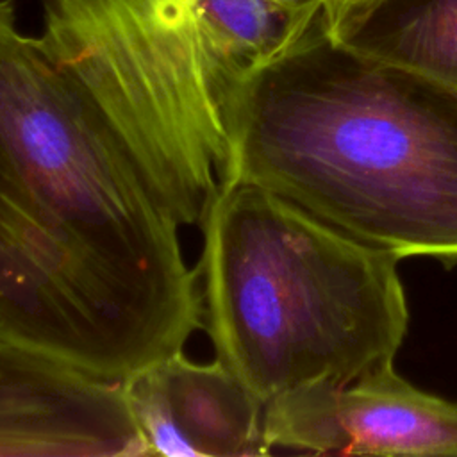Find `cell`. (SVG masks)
I'll return each mask as SVG.
<instances>
[{
	"mask_svg": "<svg viewBox=\"0 0 457 457\" xmlns=\"http://www.w3.org/2000/svg\"><path fill=\"white\" fill-rule=\"evenodd\" d=\"M180 225L200 223L227 162L245 80L198 0H43L39 36Z\"/></svg>",
	"mask_w": 457,
	"mask_h": 457,
	"instance_id": "4",
	"label": "cell"
},
{
	"mask_svg": "<svg viewBox=\"0 0 457 457\" xmlns=\"http://www.w3.org/2000/svg\"><path fill=\"white\" fill-rule=\"evenodd\" d=\"M148 455L123 380L0 341V457Z\"/></svg>",
	"mask_w": 457,
	"mask_h": 457,
	"instance_id": "6",
	"label": "cell"
},
{
	"mask_svg": "<svg viewBox=\"0 0 457 457\" xmlns=\"http://www.w3.org/2000/svg\"><path fill=\"white\" fill-rule=\"evenodd\" d=\"M268 450L312 455L457 457V402L380 362L345 382H314L264 403Z\"/></svg>",
	"mask_w": 457,
	"mask_h": 457,
	"instance_id": "5",
	"label": "cell"
},
{
	"mask_svg": "<svg viewBox=\"0 0 457 457\" xmlns=\"http://www.w3.org/2000/svg\"><path fill=\"white\" fill-rule=\"evenodd\" d=\"M221 186L264 187L396 257L457 262V93L364 59L323 27L225 111Z\"/></svg>",
	"mask_w": 457,
	"mask_h": 457,
	"instance_id": "2",
	"label": "cell"
},
{
	"mask_svg": "<svg viewBox=\"0 0 457 457\" xmlns=\"http://www.w3.org/2000/svg\"><path fill=\"white\" fill-rule=\"evenodd\" d=\"M200 225L207 334L261 402L395 359L409 323L400 257L253 184L220 186Z\"/></svg>",
	"mask_w": 457,
	"mask_h": 457,
	"instance_id": "3",
	"label": "cell"
},
{
	"mask_svg": "<svg viewBox=\"0 0 457 457\" xmlns=\"http://www.w3.org/2000/svg\"><path fill=\"white\" fill-rule=\"evenodd\" d=\"M123 386L148 455L271 453L264 441V402L218 359L202 364L180 350L139 368Z\"/></svg>",
	"mask_w": 457,
	"mask_h": 457,
	"instance_id": "7",
	"label": "cell"
},
{
	"mask_svg": "<svg viewBox=\"0 0 457 457\" xmlns=\"http://www.w3.org/2000/svg\"><path fill=\"white\" fill-rule=\"evenodd\" d=\"M180 223L0 0V341L123 380L202 327Z\"/></svg>",
	"mask_w": 457,
	"mask_h": 457,
	"instance_id": "1",
	"label": "cell"
},
{
	"mask_svg": "<svg viewBox=\"0 0 457 457\" xmlns=\"http://www.w3.org/2000/svg\"><path fill=\"white\" fill-rule=\"evenodd\" d=\"M336 45L457 93V0H325Z\"/></svg>",
	"mask_w": 457,
	"mask_h": 457,
	"instance_id": "8",
	"label": "cell"
}]
</instances>
